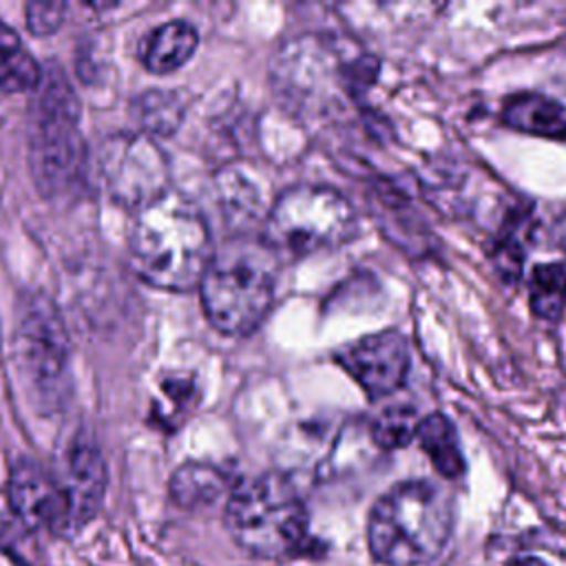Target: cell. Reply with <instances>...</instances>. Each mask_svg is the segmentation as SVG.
Returning a JSON list of instances; mask_svg holds the SVG:
<instances>
[{
	"label": "cell",
	"instance_id": "6da1fadb",
	"mask_svg": "<svg viewBox=\"0 0 566 566\" xmlns=\"http://www.w3.org/2000/svg\"><path fill=\"white\" fill-rule=\"evenodd\" d=\"M212 237L199 206L172 190L137 210L128 230V261L148 285L184 292L201 283Z\"/></svg>",
	"mask_w": 566,
	"mask_h": 566
},
{
	"label": "cell",
	"instance_id": "7a4b0ae2",
	"mask_svg": "<svg viewBox=\"0 0 566 566\" xmlns=\"http://www.w3.org/2000/svg\"><path fill=\"white\" fill-rule=\"evenodd\" d=\"M279 276L276 250L250 234L228 239L212 252L199 283L201 305L214 329L248 336L272 307Z\"/></svg>",
	"mask_w": 566,
	"mask_h": 566
},
{
	"label": "cell",
	"instance_id": "3957f363",
	"mask_svg": "<svg viewBox=\"0 0 566 566\" xmlns=\"http://www.w3.org/2000/svg\"><path fill=\"white\" fill-rule=\"evenodd\" d=\"M453 528L444 491L424 480L400 482L378 497L369 513L367 544L385 566H422L436 559Z\"/></svg>",
	"mask_w": 566,
	"mask_h": 566
},
{
	"label": "cell",
	"instance_id": "277c9868",
	"mask_svg": "<svg viewBox=\"0 0 566 566\" xmlns=\"http://www.w3.org/2000/svg\"><path fill=\"white\" fill-rule=\"evenodd\" d=\"M226 528L250 555L276 559L310 551L303 500L281 473H261L234 486L226 504Z\"/></svg>",
	"mask_w": 566,
	"mask_h": 566
},
{
	"label": "cell",
	"instance_id": "5b68a950",
	"mask_svg": "<svg viewBox=\"0 0 566 566\" xmlns=\"http://www.w3.org/2000/svg\"><path fill=\"white\" fill-rule=\"evenodd\" d=\"M31 130V168L46 195L71 192L84 177V144L77 128V99L57 71L40 80Z\"/></svg>",
	"mask_w": 566,
	"mask_h": 566
},
{
	"label": "cell",
	"instance_id": "8992f818",
	"mask_svg": "<svg viewBox=\"0 0 566 566\" xmlns=\"http://www.w3.org/2000/svg\"><path fill=\"white\" fill-rule=\"evenodd\" d=\"M356 232L352 203L329 186L301 184L283 190L265 219V241L274 250L303 256L336 248Z\"/></svg>",
	"mask_w": 566,
	"mask_h": 566
},
{
	"label": "cell",
	"instance_id": "52a82bcc",
	"mask_svg": "<svg viewBox=\"0 0 566 566\" xmlns=\"http://www.w3.org/2000/svg\"><path fill=\"white\" fill-rule=\"evenodd\" d=\"M15 349L29 387L44 407L62 405L69 394V338L64 325L42 294L20 303Z\"/></svg>",
	"mask_w": 566,
	"mask_h": 566
},
{
	"label": "cell",
	"instance_id": "ba28073f",
	"mask_svg": "<svg viewBox=\"0 0 566 566\" xmlns=\"http://www.w3.org/2000/svg\"><path fill=\"white\" fill-rule=\"evenodd\" d=\"M99 157L108 192L126 206L139 210L168 190L166 157L146 135L124 133L108 137Z\"/></svg>",
	"mask_w": 566,
	"mask_h": 566
},
{
	"label": "cell",
	"instance_id": "9c48e42d",
	"mask_svg": "<svg viewBox=\"0 0 566 566\" xmlns=\"http://www.w3.org/2000/svg\"><path fill=\"white\" fill-rule=\"evenodd\" d=\"M60 486V522L53 535H77L99 511L106 489V464L93 440L77 438L66 455V467Z\"/></svg>",
	"mask_w": 566,
	"mask_h": 566
},
{
	"label": "cell",
	"instance_id": "30bf717a",
	"mask_svg": "<svg viewBox=\"0 0 566 566\" xmlns=\"http://www.w3.org/2000/svg\"><path fill=\"white\" fill-rule=\"evenodd\" d=\"M336 358L369 398L400 389L409 371V345L398 332L365 336L338 352Z\"/></svg>",
	"mask_w": 566,
	"mask_h": 566
},
{
	"label": "cell",
	"instance_id": "8fae6325",
	"mask_svg": "<svg viewBox=\"0 0 566 566\" xmlns=\"http://www.w3.org/2000/svg\"><path fill=\"white\" fill-rule=\"evenodd\" d=\"M9 504L24 526L55 533L62 509L57 478L33 460H20L11 469Z\"/></svg>",
	"mask_w": 566,
	"mask_h": 566
},
{
	"label": "cell",
	"instance_id": "7c38bea8",
	"mask_svg": "<svg viewBox=\"0 0 566 566\" xmlns=\"http://www.w3.org/2000/svg\"><path fill=\"white\" fill-rule=\"evenodd\" d=\"M502 119L506 126L528 135L553 139L566 137V106L542 93H517L506 97Z\"/></svg>",
	"mask_w": 566,
	"mask_h": 566
},
{
	"label": "cell",
	"instance_id": "4fadbf2b",
	"mask_svg": "<svg viewBox=\"0 0 566 566\" xmlns=\"http://www.w3.org/2000/svg\"><path fill=\"white\" fill-rule=\"evenodd\" d=\"M197 31L184 20H170L148 33L142 44V62L153 73H172L184 66L197 49Z\"/></svg>",
	"mask_w": 566,
	"mask_h": 566
},
{
	"label": "cell",
	"instance_id": "5bb4252c",
	"mask_svg": "<svg viewBox=\"0 0 566 566\" xmlns=\"http://www.w3.org/2000/svg\"><path fill=\"white\" fill-rule=\"evenodd\" d=\"M418 442L431 458V464L444 478H460L464 473V458L458 444V433L451 420L442 413H431L420 420Z\"/></svg>",
	"mask_w": 566,
	"mask_h": 566
},
{
	"label": "cell",
	"instance_id": "9a60e30c",
	"mask_svg": "<svg viewBox=\"0 0 566 566\" xmlns=\"http://www.w3.org/2000/svg\"><path fill=\"white\" fill-rule=\"evenodd\" d=\"M42 71L18 33L0 22V91L22 93L40 84Z\"/></svg>",
	"mask_w": 566,
	"mask_h": 566
},
{
	"label": "cell",
	"instance_id": "2e32d148",
	"mask_svg": "<svg viewBox=\"0 0 566 566\" xmlns=\"http://www.w3.org/2000/svg\"><path fill=\"white\" fill-rule=\"evenodd\" d=\"M226 489V475L203 462L181 464L170 480V495L179 506L195 509L212 504Z\"/></svg>",
	"mask_w": 566,
	"mask_h": 566
},
{
	"label": "cell",
	"instance_id": "e0dca14e",
	"mask_svg": "<svg viewBox=\"0 0 566 566\" xmlns=\"http://www.w3.org/2000/svg\"><path fill=\"white\" fill-rule=\"evenodd\" d=\"M531 310L544 321H557L566 305V265L539 263L531 272Z\"/></svg>",
	"mask_w": 566,
	"mask_h": 566
},
{
	"label": "cell",
	"instance_id": "ac0fdd59",
	"mask_svg": "<svg viewBox=\"0 0 566 566\" xmlns=\"http://www.w3.org/2000/svg\"><path fill=\"white\" fill-rule=\"evenodd\" d=\"M418 411L407 405H396L376 416L371 422V438L380 449H400L418 436Z\"/></svg>",
	"mask_w": 566,
	"mask_h": 566
},
{
	"label": "cell",
	"instance_id": "d6986e66",
	"mask_svg": "<svg viewBox=\"0 0 566 566\" xmlns=\"http://www.w3.org/2000/svg\"><path fill=\"white\" fill-rule=\"evenodd\" d=\"M181 102L172 93H146L139 102V117L148 130L168 133L181 117Z\"/></svg>",
	"mask_w": 566,
	"mask_h": 566
},
{
	"label": "cell",
	"instance_id": "ffe728a7",
	"mask_svg": "<svg viewBox=\"0 0 566 566\" xmlns=\"http://www.w3.org/2000/svg\"><path fill=\"white\" fill-rule=\"evenodd\" d=\"M64 20L62 2H31L27 7V24L35 35L53 33Z\"/></svg>",
	"mask_w": 566,
	"mask_h": 566
},
{
	"label": "cell",
	"instance_id": "44dd1931",
	"mask_svg": "<svg viewBox=\"0 0 566 566\" xmlns=\"http://www.w3.org/2000/svg\"><path fill=\"white\" fill-rule=\"evenodd\" d=\"M509 566H548V564H544L539 557H517L509 562Z\"/></svg>",
	"mask_w": 566,
	"mask_h": 566
},
{
	"label": "cell",
	"instance_id": "7402d4cb",
	"mask_svg": "<svg viewBox=\"0 0 566 566\" xmlns=\"http://www.w3.org/2000/svg\"><path fill=\"white\" fill-rule=\"evenodd\" d=\"M0 566H24L15 555L0 548Z\"/></svg>",
	"mask_w": 566,
	"mask_h": 566
},
{
	"label": "cell",
	"instance_id": "603a6c76",
	"mask_svg": "<svg viewBox=\"0 0 566 566\" xmlns=\"http://www.w3.org/2000/svg\"><path fill=\"white\" fill-rule=\"evenodd\" d=\"M557 241H559V245L564 248V252H566V214L559 219V223H557Z\"/></svg>",
	"mask_w": 566,
	"mask_h": 566
}]
</instances>
